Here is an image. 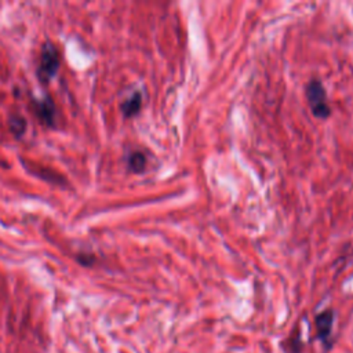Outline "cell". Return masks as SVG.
I'll use <instances>...</instances> for the list:
<instances>
[{
	"label": "cell",
	"instance_id": "52a82bcc",
	"mask_svg": "<svg viewBox=\"0 0 353 353\" xmlns=\"http://www.w3.org/2000/svg\"><path fill=\"white\" fill-rule=\"evenodd\" d=\"M9 126H10L12 133L17 138L23 137L25 134V131H27V120L23 116H20V115H13L10 118V120H9Z\"/></svg>",
	"mask_w": 353,
	"mask_h": 353
},
{
	"label": "cell",
	"instance_id": "5b68a950",
	"mask_svg": "<svg viewBox=\"0 0 353 353\" xmlns=\"http://www.w3.org/2000/svg\"><path fill=\"white\" fill-rule=\"evenodd\" d=\"M142 107V96L141 93H134L131 97H129L123 104H122V112L126 118H133L136 116Z\"/></svg>",
	"mask_w": 353,
	"mask_h": 353
},
{
	"label": "cell",
	"instance_id": "8992f818",
	"mask_svg": "<svg viewBox=\"0 0 353 353\" xmlns=\"http://www.w3.org/2000/svg\"><path fill=\"white\" fill-rule=\"evenodd\" d=\"M129 169L133 171V173H142L147 167V156L142 153V152H133L130 156H129Z\"/></svg>",
	"mask_w": 353,
	"mask_h": 353
},
{
	"label": "cell",
	"instance_id": "6da1fadb",
	"mask_svg": "<svg viewBox=\"0 0 353 353\" xmlns=\"http://www.w3.org/2000/svg\"><path fill=\"white\" fill-rule=\"evenodd\" d=\"M306 100L312 114L317 119H327L331 115L330 105L327 103V93L320 81H310L306 86Z\"/></svg>",
	"mask_w": 353,
	"mask_h": 353
},
{
	"label": "cell",
	"instance_id": "7a4b0ae2",
	"mask_svg": "<svg viewBox=\"0 0 353 353\" xmlns=\"http://www.w3.org/2000/svg\"><path fill=\"white\" fill-rule=\"evenodd\" d=\"M60 56L57 49L52 43H46L42 49L38 76L42 83H49L58 72Z\"/></svg>",
	"mask_w": 353,
	"mask_h": 353
},
{
	"label": "cell",
	"instance_id": "3957f363",
	"mask_svg": "<svg viewBox=\"0 0 353 353\" xmlns=\"http://www.w3.org/2000/svg\"><path fill=\"white\" fill-rule=\"evenodd\" d=\"M314 323H316L317 336L325 343L331 335L332 323H334V312L331 309H327V310L319 313L314 319Z\"/></svg>",
	"mask_w": 353,
	"mask_h": 353
},
{
	"label": "cell",
	"instance_id": "277c9868",
	"mask_svg": "<svg viewBox=\"0 0 353 353\" xmlns=\"http://www.w3.org/2000/svg\"><path fill=\"white\" fill-rule=\"evenodd\" d=\"M35 109L38 116L41 118L42 123L47 126L54 125V118H56V107L50 98L42 100L39 103H35Z\"/></svg>",
	"mask_w": 353,
	"mask_h": 353
}]
</instances>
